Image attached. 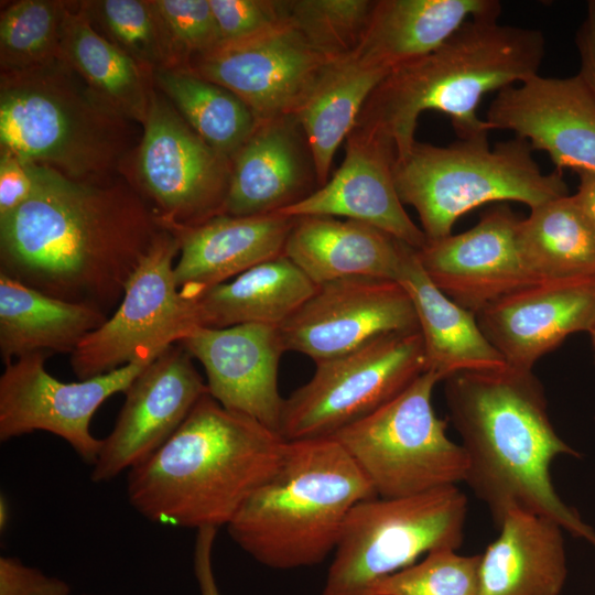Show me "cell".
I'll list each match as a JSON object with an SVG mask.
<instances>
[{"label":"cell","instance_id":"cb8c5ba5","mask_svg":"<svg viewBox=\"0 0 595 595\" xmlns=\"http://www.w3.org/2000/svg\"><path fill=\"white\" fill-rule=\"evenodd\" d=\"M480 554L479 595H560L567 576L564 529L554 520L509 510Z\"/></svg>","mask_w":595,"mask_h":595},{"label":"cell","instance_id":"7c38bea8","mask_svg":"<svg viewBox=\"0 0 595 595\" xmlns=\"http://www.w3.org/2000/svg\"><path fill=\"white\" fill-rule=\"evenodd\" d=\"M140 193L163 227L223 214L231 159L209 147L154 88L137 158Z\"/></svg>","mask_w":595,"mask_h":595},{"label":"cell","instance_id":"484cf974","mask_svg":"<svg viewBox=\"0 0 595 595\" xmlns=\"http://www.w3.org/2000/svg\"><path fill=\"white\" fill-rule=\"evenodd\" d=\"M412 300L423 339L425 371L442 380L464 371L507 365L482 332L476 315L446 296L428 277L416 249L408 246L397 280Z\"/></svg>","mask_w":595,"mask_h":595},{"label":"cell","instance_id":"2e32d148","mask_svg":"<svg viewBox=\"0 0 595 595\" xmlns=\"http://www.w3.org/2000/svg\"><path fill=\"white\" fill-rule=\"evenodd\" d=\"M192 358L174 344L132 381L112 431L102 439L90 473L94 483L109 482L147 461L208 393Z\"/></svg>","mask_w":595,"mask_h":595},{"label":"cell","instance_id":"ac0fdd59","mask_svg":"<svg viewBox=\"0 0 595 595\" xmlns=\"http://www.w3.org/2000/svg\"><path fill=\"white\" fill-rule=\"evenodd\" d=\"M520 219L505 205L484 213L470 229L428 241L416 250L432 282L475 315L519 289L540 282L518 244Z\"/></svg>","mask_w":595,"mask_h":595},{"label":"cell","instance_id":"8d00e7d4","mask_svg":"<svg viewBox=\"0 0 595 595\" xmlns=\"http://www.w3.org/2000/svg\"><path fill=\"white\" fill-rule=\"evenodd\" d=\"M480 558L454 549L430 552L377 582L369 595H479Z\"/></svg>","mask_w":595,"mask_h":595},{"label":"cell","instance_id":"ba28073f","mask_svg":"<svg viewBox=\"0 0 595 595\" xmlns=\"http://www.w3.org/2000/svg\"><path fill=\"white\" fill-rule=\"evenodd\" d=\"M467 512V498L457 485L358 502L344 522L322 595H369L377 582L421 555L457 550Z\"/></svg>","mask_w":595,"mask_h":595},{"label":"cell","instance_id":"7dc6e473","mask_svg":"<svg viewBox=\"0 0 595 595\" xmlns=\"http://www.w3.org/2000/svg\"><path fill=\"white\" fill-rule=\"evenodd\" d=\"M85 595H91V594H85Z\"/></svg>","mask_w":595,"mask_h":595},{"label":"cell","instance_id":"8fae6325","mask_svg":"<svg viewBox=\"0 0 595 595\" xmlns=\"http://www.w3.org/2000/svg\"><path fill=\"white\" fill-rule=\"evenodd\" d=\"M178 251V239L165 228L130 278L111 316L72 353L71 365L80 380L131 363L153 361L199 327L193 301L175 283Z\"/></svg>","mask_w":595,"mask_h":595},{"label":"cell","instance_id":"e0dca14e","mask_svg":"<svg viewBox=\"0 0 595 595\" xmlns=\"http://www.w3.org/2000/svg\"><path fill=\"white\" fill-rule=\"evenodd\" d=\"M485 121L545 151L556 171L595 173V97L578 74H537L499 90Z\"/></svg>","mask_w":595,"mask_h":595},{"label":"cell","instance_id":"bcb514c9","mask_svg":"<svg viewBox=\"0 0 595 595\" xmlns=\"http://www.w3.org/2000/svg\"><path fill=\"white\" fill-rule=\"evenodd\" d=\"M588 334L591 336L592 346H593L594 355H595V324Z\"/></svg>","mask_w":595,"mask_h":595},{"label":"cell","instance_id":"4316f807","mask_svg":"<svg viewBox=\"0 0 595 595\" xmlns=\"http://www.w3.org/2000/svg\"><path fill=\"white\" fill-rule=\"evenodd\" d=\"M293 117L260 123L231 160L223 214L275 213L301 199L303 163Z\"/></svg>","mask_w":595,"mask_h":595},{"label":"cell","instance_id":"5b68a950","mask_svg":"<svg viewBox=\"0 0 595 595\" xmlns=\"http://www.w3.org/2000/svg\"><path fill=\"white\" fill-rule=\"evenodd\" d=\"M376 496L334 437L288 441L275 472L241 506L227 530L264 566H313L334 552L350 510Z\"/></svg>","mask_w":595,"mask_h":595},{"label":"cell","instance_id":"74e56055","mask_svg":"<svg viewBox=\"0 0 595 595\" xmlns=\"http://www.w3.org/2000/svg\"><path fill=\"white\" fill-rule=\"evenodd\" d=\"M167 37L175 67L207 54L221 43L209 0H152Z\"/></svg>","mask_w":595,"mask_h":595},{"label":"cell","instance_id":"83f0119b","mask_svg":"<svg viewBox=\"0 0 595 595\" xmlns=\"http://www.w3.org/2000/svg\"><path fill=\"white\" fill-rule=\"evenodd\" d=\"M109 315L50 296L0 272V354L4 365L26 355L73 353Z\"/></svg>","mask_w":595,"mask_h":595},{"label":"cell","instance_id":"ffe728a7","mask_svg":"<svg viewBox=\"0 0 595 595\" xmlns=\"http://www.w3.org/2000/svg\"><path fill=\"white\" fill-rule=\"evenodd\" d=\"M394 151L377 134L355 127L340 167L320 188L277 214L343 217L374 226L419 250L428 242L404 209L393 182Z\"/></svg>","mask_w":595,"mask_h":595},{"label":"cell","instance_id":"f35d334b","mask_svg":"<svg viewBox=\"0 0 595 595\" xmlns=\"http://www.w3.org/2000/svg\"><path fill=\"white\" fill-rule=\"evenodd\" d=\"M220 45L251 39L285 21L283 1L209 0Z\"/></svg>","mask_w":595,"mask_h":595},{"label":"cell","instance_id":"5bb4252c","mask_svg":"<svg viewBox=\"0 0 595 595\" xmlns=\"http://www.w3.org/2000/svg\"><path fill=\"white\" fill-rule=\"evenodd\" d=\"M333 62L285 20L251 39L221 44L180 69L230 90L262 123L291 117Z\"/></svg>","mask_w":595,"mask_h":595},{"label":"cell","instance_id":"f546056e","mask_svg":"<svg viewBox=\"0 0 595 595\" xmlns=\"http://www.w3.org/2000/svg\"><path fill=\"white\" fill-rule=\"evenodd\" d=\"M389 72L353 54L333 62L292 113L306 136L318 184L327 182L338 147L355 128L369 95Z\"/></svg>","mask_w":595,"mask_h":595},{"label":"cell","instance_id":"52a82bcc","mask_svg":"<svg viewBox=\"0 0 595 595\" xmlns=\"http://www.w3.org/2000/svg\"><path fill=\"white\" fill-rule=\"evenodd\" d=\"M522 138L488 137L445 147L414 142L394 159L392 174L403 205L418 213L428 241L452 235L457 219L490 202L513 201L530 209L569 195L563 172L544 174Z\"/></svg>","mask_w":595,"mask_h":595},{"label":"cell","instance_id":"277c9868","mask_svg":"<svg viewBox=\"0 0 595 595\" xmlns=\"http://www.w3.org/2000/svg\"><path fill=\"white\" fill-rule=\"evenodd\" d=\"M499 17L473 18L432 53L391 69L355 127L390 143L394 159L415 142L426 110L447 115L461 140L488 137L491 129L477 115L483 97L539 74L545 55L540 30L501 24Z\"/></svg>","mask_w":595,"mask_h":595},{"label":"cell","instance_id":"3957f363","mask_svg":"<svg viewBox=\"0 0 595 595\" xmlns=\"http://www.w3.org/2000/svg\"><path fill=\"white\" fill-rule=\"evenodd\" d=\"M286 444L280 433L206 393L165 444L127 472L128 501L154 523L227 527L275 472Z\"/></svg>","mask_w":595,"mask_h":595},{"label":"cell","instance_id":"7402d4cb","mask_svg":"<svg viewBox=\"0 0 595 595\" xmlns=\"http://www.w3.org/2000/svg\"><path fill=\"white\" fill-rule=\"evenodd\" d=\"M294 218L277 213L220 214L188 227L169 226L180 242L174 278L181 294L194 300L250 268L284 253Z\"/></svg>","mask_w":595,"mask_h":595},{"label":"cell","instance_id":"1f68e13d","mask_svg":"<svg viewBox=\"0 0 595 595\" xmlns=\"http://www.w3.org/2000/svg\"><path fill=\"white\" fill-rule=\"evenodd\" d=\"M518 244L539 281L595 277V229L574 194L532 208L520 219Z\"/></svg>","mask_w":595,"mask_h":595},{"label":"cell","instance_id":"ab89813d","mask_svg":"<svg viewBox=\"0 0 595 595\" xmlns=\"http://www.w3.org/2000/svg\"><path fill=\"white\" fill-rule=\"evenodd\" d=\"M64 580L45 575L14 556H0V595H69Z\"/></svg>","mask_w":595,"mask_h":595},{"label":"cell","instance_id":"f6af8a7d","mask_svg":"<svg viewBox=\"0 0 595 595\" xmlns=\"http://www.w3.org/2000/svg\"><path fill=\"white\" fill-rule=\"evenodd\" d=\"M10 522V505L6 495L0 496V531L6 533Z\"/></svg>","mask_w":595,"mask_h":595},{"label":"cell","instance_id":"4dcf8cb0","mask_svg":"<svg viewBox=\"0 0 595 595\" xmlns=\"http://www.w3.org/2000/svg\"><path fill=\"white\" fill-rule=\"evenodd\" d=\"M64 61L105 102L131 121L143 125L153 74L99 34L83 3L69 8L61 35Z\"/></svg>","mask_w":595,"mask_h":595},{"label":"cell","instance_id":"e575fe53","mask_svg":"<svg viewBox=\"0 0 595 595\" xmlns=\"http://www.w3.org/2000/svg\"><path fill=\"white\" fill-rule=\"evenodd\" d=\"M108 40L139 65L153 74L155 69L174 68L173 54L151 1L101 0L82 2Z\"/></svg>","mask_w":595,"mask_h":595},{"label":"cell","instance_id":"d590c367","mask_svg":"<svg viewBox=\"0 0 595 595\" xmlns=\"http://www.w3.org/2000/svg\"><path fill=\"white\" fill-rule=\"evenodd\" d=\"M374 4L369 0L283 1L285 20L332 61L356 51Z\"/></svg>","mask_w":595,"mask_h":595},{"label":"cell","instance_id":"d6986e66","mask_svg":"<svg viewBox=\"0 0 595 595\" xmlns=\"http://www.w3.org/2000/svg\"><path fill=\"white\" fill-rule=\"evenodd\" d=\"M178 344L202 364L208 393L218 403L280 433L285 399L278 378L285 348L279 327H197Z\"/></svg>","mask_w":595,"mask_h":595},{"label":"cell","instance_id":"30bf717a","mask_svg":"<svg viewBox=\"0 0 595 595\" xmlns=\"http://www.w3.org/2000/svg\"><path fill=\"white\" fill-rule=\"evenodd\" d=\"M315 365L284 401L286 441L332 437L398 396L425 371L423 339L419 329L392 332Z\"/></svg>","mask_w":595,"mask_h":595},{"label":"cell","instance_id":"7bdbcfd3","mask_svg":"<svg viewBox=\"0 0 595 595\" xmlns=\"http://www.w3.org/2000/svg\"><path fill=\"white\" fill-rule=\"evenodd\" d=\"M575 44L580 57L577 74L595 97V0L587 2L585 18L575 35Z\"/></svg>","mask_w":595,"mask_h":595},{"label":"cell","instance_id":"9c48e42d","mask_svg":"<svg viewBox=\"0 0 595 595\" xmlns=\"http://www.w3.org/2000/svg\"><path fill=\"white\" fill-rule=\"evenodd\" d=\"M442 379L424 371L390 401L334 437L382 498L412 496L464 482L467 459L433 408Z\"/></svg>","mask_w":595,"mask_h":595},{"label":"cell","instance_id":"6da1fadb","mask_svg":"<svg viewBox=\"0 0 595 595\" xmlns=\"http://www.w3.org/2000/svg\"><path fill=\"white\" fill-rule=\"evenodd\" d=\"M164 229L127 181H80L40 164L31 197L0 218V272L109 315Z\"/></svg>","mask_w":595,"mask_h":595},{"label":"cell","instance_id":"7a4b0ae2","mask_svg":"<svg viewBox=\"0 0 595 595\" xmlns=\"http://www.w3.org/2000/svg\"><path fill=\"white\" fill-rule=\"evenodd\" d=\"M450 421L461 437L464 483L500 523L511 509L548 517L595 550V529L559 496L552 462L580 457L554 430L544 389L530 369L506 365L445 379Z\"/></svg>","mask_w":595,"mask_h":595},{"label":"cell","instance_id":"b9f144b4","mask_svg":"<svg viewBox=\"0 0 595 595\" xmlns=\"http://www.w3.org/2000/svg\"><path fill=\"white\" fill-rule=\"evenodd\" d=\"M217 530L215 528L196 530L193 566L201 595H221L213 569V547Z\"/></svg>","mask_w":595,"mask_h":595},{"label":"cell","instance_id":"9a60e30c","mask_svg":"<svg viewBox=\"0 0 595 595\" xmlns=\"http://www.w3.org/2000/svg\"><path fill=\"white\" fill-rule=\"evenodd\" d=\"M419 329L411 298L398 282L349 277L317 285L279 327L285 351L314 363L349 353L392 332Z\"/></svg>","mask_w":595,"mask_h":595},{"label":"cell","instance_id":"836d02e7","mask_svg":"<svg viewBox=\"0 0 595 595\" xmlns=\"http://www.w3.org/2000/svg\"><path fill=\"white\" fill-rule=\"evenodd\" d=\"M72 4L65 1L21 0L0 18L1 72L24 71L61 58L64 19Z\"/></svg>","mask_w":595,"mask_h":595},{"label":"cell","instance_id":"f1b7e54d","mask_svg":"<svg viewBox=\"0 0 595 595\" xmlns=\"http://www.w3.org/2000/svg\"><path fill=\"white\" fill-rule=\"evenodd\" d=\"M317 285L284 255L257 264L192 300L199 327H280Z\"/></svg>","mask_w":595,"mask_h":595},{"label":"cell","instance_id":"44dd1931","mask_svg":"<svg viewBox=\"0 0 595 595\" xmlns=\"http://www.w3.org/2000/svg\"><path fill=\"white\" fill-rule=\"evenodd\" d=\"M507 365L532 370L569 335L595 324V277L544 280L509 293L476 314Z\"/></svg>","mask_w":595,"mask_h":595},{"label":"cell","instance_id":"8992f818","mask_svg":"<svg viewBox=\"0 0 595 595\" xmlns=\"http://www.w3.org/2000/svg\"><path fill=\"white\" fill-rule=\"evenodd\" d=\"M61 58L1 72V150L80 181H105L129 151L130 123Z\"/></svg>","mask_w":595,"mask_h":595},{"label":"cell","instance_id":"d6a6232c","mask_svg":"<svg viewBox=\"0 0 595 595\" xmlns=\"http://www.w3.org/2000/svg\"><path fill=\"white\" fill-rule=\"evenodd\" d=\"M153 78L187 125L230 159L260 125L238 96L192 73L160 68L153 72Z\"/></svg>","mask_w":595,"mask_h":595},{"label":"cell","instance_id":"60d3db41","mask_svg":"<svg viewBox=\"0 0 595 595\" xmlns=\"http://www.w3.org/2000/svg\"><path fill=\"white\" fill-rule=\"evenodd\" d=\"M40 164L1 150L0 154V218L14 212L33 194Z\"/></svg>","mask_w":595,"mask_h":595},{"label":"cell","instance_id":"ee69618b","mask_svg":"<svg viewBox=\"0 0 595 595\" xmlns=\"http://www.w3.org/2000/svg\"><path fill=\"white\" fill-rule=\"evenodd\" d=\"M580 183L574 194L595 229V173H577Z\"/></svg>","mask_w":595,"mask_h":595},{"label":"cell","instance_id":"603a6c76","mask_svg":"<svg viewBox=\"0 0 595 595\" xmlns=\"http://www.w3.org/2000/svg\"><path fill=\"white\" fill-rule=\"evenodd\" d=\"M408 246L360 221L305 216L294 218L283 255L316 285L349 277L397 281Z\"/></svg>","mask_w":595,"mask_h":595},{"label":"cell","instance_id":"4fadbf2b","mask_svg":"<svg viewBox=\"0 0 595 595\" xmlns=\"http://www.w3.org/2000/svg\"><path fill=\"white\" fill-rule=\"evenodd\" d=\"M45 354L22 356L6 365L0 377V441L44 431L65 442L91 466L102 440L90 432L97 409L125 392L152 363L136 361L104 375L63 382L44 367Z\"/></svg>","mask_w":595,"mask_h":595},{"label":"cell","instance_id":"d4e9b609","mask_svg":"<svg viewBox=\"0 0 595 595\" xmlns=\"http://www.w3.org/2000/svg\"><path fill=\"white\" fill-rule=\"evenodd\" d=\"M500 12L496 0H378L353 55L391 71L432 53L468 20Z\"/></svg>","mask_w":595,"mask_h":595}]
</instances>
